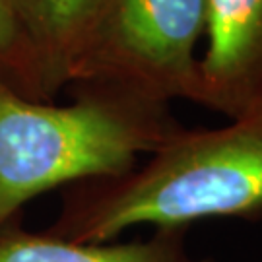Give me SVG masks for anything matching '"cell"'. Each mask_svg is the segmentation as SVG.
<instances>
[{
	"label": "cell",
	"mask_w": 262,
	"mask_h": 262,
	"mask_svg": "<svg viewBox=\"0 0 262 262\" xmlns=\"http://www.w3.org/2000/svg\"><path fill=\"white\" fill-rule=\"evenodd\" d=\"M206 0H103L68 85L103 88L154 103L196 99L194 49Z\"/></svg>",
	"instance_id": "3"
},
{
	"label": "cell",
	"mask_w": 262,
	"mask_h": 262,
	"mask_svg": "<svg viewBox=\"0 0 262 262\" xmlns=\"http://www.w3.org/2000/svg\"><path fill=\"white\" fill-rule=\"evenodd\" d=\"M183 231V227L158 229L148 241L121 245L10 231L0 235V262H212L188 253Z\"/></svg>",
	"instance_id": "5"
},
{
	"label": "cell",
	"mask_w": 262,
	"mask_h": 262,
	"mask_svg": "<svg viewBox=\"0 0 262 262\" xmlns=\"http://www.w3.org/2000/svg\"><path fill=\"white\" fill-rule=\"evenodd\" d=\"M206 55L198 58L200 103L233 119L262 107V0H206Z\"/></svg>",
	"instance_id": "4"
},
{
	"label": "cell",
	"mask_w": 262,
	"mask_h": 262,
	"mask_svg": "<svg viewBox=\"0 0 262 262\" xmlns=\"http://www.w3.org/2000/svg\"><path fill=\"white\" fill-rule=\"evenodd\" d=\"M0 88L29 101L53 103L39 49L12 0H0Z\"/></svg>",
	"instance_id": "7"
},
{
	"label": "cell",
	"mask_w": 262,
	"mask_h": 262,
	"mask_svg": "<svg viewBox=\"0 0 262 262\" xmlns=\"http://www.w3.org/2000/svg\"><path fill=\"white\" fill-rule=\"evenodd\" d=\"M74 94L56 107L0 88V227L60 185L128 173L183 128L167 103L88 85Z\"/></svg>",
	"instance_id": "2"
},
{
	"label": "cell",
	"mask_w": 262,
	"mask_h": 262,
	"mask_svg": "<svg viewBox=\"0 0 262 262\" xmlns=\"http://www.w3.org/2000/svg\"><path fill=\"white\" fill-rule=\"evenodd\" d=\"M43 58L53 95L70 82L72 66L103 0H12Z\"/></svg>",
	"instance_id": "6"
},
{
	"label": "cell",
	"mask_w": 262,
	"mask_h": 262,
	"mask_svg": "<svg viewBox=\"0 0 262 262\" xmlns=\"http://www.w3.org/2000/svg\"><path fill=\"white\" fill-rule=\"evenodd\" d=\"M262 217V107L214 130L179 128L144 167L78 183L56 237L107 243L134 225Z\"/></svg>",
	"instance_id": "1"
}]
</instances>
